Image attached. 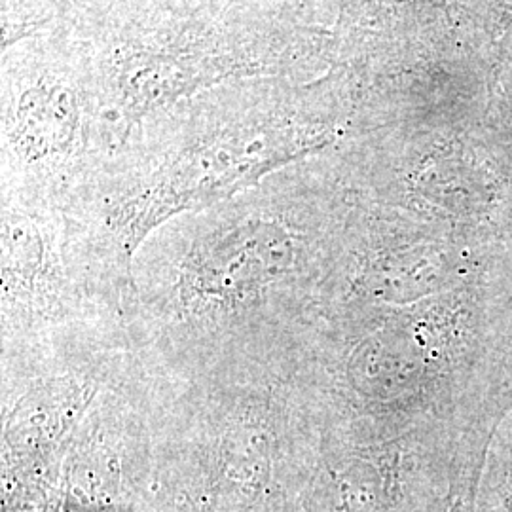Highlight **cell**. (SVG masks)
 Listing matches in <instances>:
<instances>
[{
    "instance_id": "1",
    "label": "cell",
    "mask_w": 512,
    "mask_h": 512,
    "mask_svg": "<svg viewBox=\"0 0 512 512\" xmlns=\"http://www.w3.org/2000/svg\"><path fill=\"white\" fill-rule=\"evenodd\" d=\"M511 512H512V509H511Z\"/></svg>"
}]
</instances>
